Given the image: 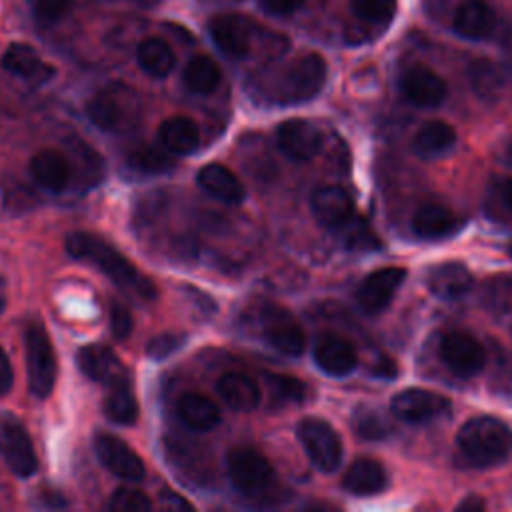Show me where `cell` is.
<instances>
[{"label":"cell","mask_w":512,"mask_h":512,"mask_svg":"<svg viewBox=\"0 0 512 512\" xmlns=\"http://www.w3.org/2000/svg\"><path fill=\"white\" fill-rule=\"evenodd\" d=\"M108 506L114 512H146V510L152 508V502L140 490L120 488L112 494Z\"/></svg>","instance_id":"60d3db41"},{"label":"cell","mask_w":512,"mask_h":512,"mask_svg":"<svg viewBox=\"0 0 512 512\" xmlns=\"http://www.w3.org/2000/svg\"><path fill=\"white\" fill-rule=\"evenodd\" d=\"M226 470L234 488L244 494L266 488L274 478L268 458L248 446L232 448L226 454Z\"/></svg>","instance_id":"ba28073f"},{"label":"cell","mask_w":512,"mask_h":512,"mask_svg":"<svg viewBox=\"0 0 512 512\" xmlns=\"http://www.w3.org/2000/svg\"><path fill=\"white\" fill-rule=\"evenodd\" d=\"M344 490L356 496H370L378 494L388 486L386 470L372 458H358L350 464L342 478Z\"/></svg>","instance_id":"d4e9b609"},{"label":"cell","mask_w":512,"mask_h":512,"mask_svg":"<svg viewBox=\"0 0 512 512\" xmlns=\"http://www.w3.org/2000/svg\"><path fill=\"white\" fill-rule=\"evenodd\" d=\"M178 416L180 420L196 432H208L220 422V410L218 406L204 394L198 392H186L178 400Z\"/></svg>","instance_id":"83f0119b"},{"label":"cell","mask_w":512,"mask_h":512,"mask_svg":"<svg viewBox=\"0 0 512 512\" xmlns=\"http://www.w3.org/2000/svg\"><path fill=\"white\" fill-rule=\"evenodd\" d=\"M310 208L316 220L332 230L354 214V204L348 192L334 184L316 188L310 196Z\"/></svg>","instance_id":"ffe728a7"},{"label":"cell","mask_w":512,"mask_h":512,"mask_svg":"<svg viewBox=\"0 0 512 512\" xmlns=\"http://www.w3.org/2000/svg\"><path fill=\"white\" fill-rule=\"evenodd\" d=\"M216 390L220 398L238 412H250L260 404L258 384L240 372H228L220 376Z\"/></svg>","instance_id":"4316f807"},{"label":"cell","mask_w":512,"mask_h":512,"mask_svg":"<svg viewBox=\"0 0 512 512\" xmlns=\"http://www.w3.org/2000/svg\"><path fill=\"white\" fill-rule=\"evenodd\" d=\"M104 412L116 424H134L138 420V400L130 388V380H120L108 386Z\"/></svg>","instance_id":"1f68e13d"},{"label":"cell","mask_w":512,"mask_h":512,"mask_svg":"<svg viewBox=\"0 0 512 512\" xmlns=\"http://www.w3.org/2000/svg\"><path fill=\"white\" fill-rule=\"evenodd\" d=\"M334 232L338 234L340 242L348 250L372 252V250L380 248V238L376 236L372 226L364 218H360L356 214H352L348 220H344L340 226H336Z\"/></svg>","instance_id":"836d02e7"},{"label":"cell","mask_w":512,"mask_h":512,"mask_svg":"<svg viewBox=\"0 0 512 512\" xmlns=\"http://www.w3.org/2000/svg\"><path fill=\"white\" fill-rule=\"evenodd\" d=\"M78 368L84 376L100 384H114L128 380V370L120 358L104 344H86L78 352Z\"/></svg>","instance_id":"e0dca14e"},{"label":"cell","mask_w":512,"mask_h":512,"mask_svg":"<svg viewBox=\"0 0 512 512\" xmlns=\"http://www.w3.org/2000/svg\"><path fill=\"white\" fill-rule=\"evenodd\" d=\"M136 60L138 66L152 78H166L176 64V56L170 44L162 38L142 40L136 48Z\"/></svg>","instance_id":"f546056e"},{"label":"cell","mask_w":512,"mask_h":512,"mask_svg":"<svg viewBox=\"0 0 512 512\" xmlns=\"http://www.w3.org/2000/svg\"><path fill=\"white\" fill-rule=\"evenodd\" d=\"M30 174L48 192H62L70 184L72 168L64 154L58 150L46 148L34 154L30 160Z\"/></svg>","instance_id":"7402d4cb"},{"label":"cell","mask_w":512,"mask_h":512,"mask_svg":"<svg viewBox=\"0 0 512 512\" xmlns=\"http://www.w3.org/2000/svg\"><path fill=\"white\" fill-rule=\"evenodd\" d=\"M394 416H398L404 422L420 424L430 422L434 418H440L450 410V400L442 394L422 390V388H408L398 392L392 398L390 404Z\"/></svg>","instance_id":"7c38bea8"},{"label":"cell","mask_w":512,"mask_h":512,"mask_svg":"<svg viewBox=\"0 0 512 512\" xmlns=\"http://www.w3.org/2000/svg\"><path fill=\"white\" fill-rule=\"evenodd\" d=\"M372 374L374 376H380V378H392L396 374V366L390 358L382 356L374 366H372Z\"/></svg>","instance_id":"bcb514c9"},{"label":"cell","mask_w":512,"mask_h":512,"mask_svg":"<svg viewBox=\"0 0 512 512\" xmlns=\"http://www.w3.org/2000/svg\"><path fill=\"white\" fill-rule=\"evenodd\" d=\"M110 328L114 332V336L118 340H124L130 336L132 328H134V320H132V314L120 306V304H114L112 310H110Z\"/></svg>","instance_id":"7bdbcfd3"},{"label":"cell","mask_w":512,"mask_h":512,"mask_svg":"<svg viewBox=\"0 0 512 512\" xmlns=\"http://www.w3.org/2000/svg\"><path fill=\"white\" fill-rule=\"evenodd\" d=\"M326 72V62L320 54H304L270 78L266 96L282 106L308 102L322 90Z\"/></svg>","instance_id":"7a4b0ae2"},{"label":"cell","mask_w":512,"mask_h":512,"mask_svg":"<svg viewBox=\"0 0 512 512\" xmlns=\"http://www.w3.org/2000/svg\"><path fill=\"white\" fill-rule=\"evenodd\" d=\"M458 510H464V512H480V510H484V500L478 498V496H468V498H464V500L458 504Z\"/></svg>","instance_id":"7dc6e473"},{"label":"cell","mask_w":512,"mask_h":512,"mask_svg":"<svg viewBox=\"0 0 512 512\" xmlns=\"http://www.w3.org/2000/svg\"><path fill=\"white\" fill-rule=\"evenodd\" d=\"M196 182L202 190L210 196L226 202V204H240L246 198L244 184L238 176L222 164H206L198 170Z\"/></svg>","instance_id":"603a6c76"},{"label":"cell","mask_w":512,"mask_h":512,"mask_svg":"<svg viewBox=\"0 0 512 512\" xmlns=\"http://www.w3.org/2000/svg\"><path fill=\"white\" fill-rule=\"evenodd\" d=\"M266 384L270 388L272 400L278 404H296L306 398V384L294 376L266 374Z\"/></svg>","instance_id":"8d00e7d4"},{"label":"cell","mask_w":512,"mask_h":512,"mask_svg":"<svg viewBox=\"0 0 512 512\" xmlns=\"http://www.w3.org/2000/svg\"><path fill=\"white\" fill-rule=\"evenodd\" d=\"M184 342H186L184 334H160L148 342L146 354L152 360H164L170 354H174Z\"/></svg>","instance_id":"b9f144b4"},{"label":"cell","mask_w":512,"mask_h":512,"mask_svg":"<svg viewBox=\"0 0 512 512\" xmlns=\"http://www.w3.org/2000/svg\"><path fill=\"white\" fill-rule=\"evenodd\" d=\"M88 118L106 132H128L140 118L138 94L120 82L108 84L98 90L88 106Z\"/></svg>","instance_id":"277c9868"},{"label":"cell","mask_w":512,"mask_h":512,"mask_svg":"<svg viewBox=\"0 0 512 512\" xmlns=\"http://www.w3.org/2000/svg\"><path fill=\"white\" fill-rule=\"evenodd\" d=\"M496 14L484 0H464L458 4L452 28L458 36L468 40H484L494 32Z\"/></svg>","instance_id":"d6986e66"},{"label":"cell","mask_w":512,"mask_h":512,"mask_svg":"<svg viewBox=\"0 0 512 512\" xmlns=\"http://www.w3.org/2000/svg\"><path fill=\"white\" fill-rule=\"evenodd\" d=\"M310 462L322 472H334L342 462V440L338 432L322 418H304L296 428Z\"/></svg>","instance_id":"8992f818"},{"label":"cell","mask_w":512,"mask_h":512,"mask_svg":"<svg viewBox=\"0 0 512 512\" xmlns=\"http://www.w3.org/2000/svg\"><path fill=\"white\" fill-rule=\"evenodd\" d=\"M14 382V372H12V364L4 352V348L0 346V396H4L6 392H10Z\"/></svg>","instance_id":"f6af8a7d"},{"label":"cell","mask_w":512,"mask_h":512,"mask_svg":"<svg viewBox=\"0 0 512 512\" xmlns=\"http://www.w3.org/2000/svg\"><path fill=\"white\" fill-rule=\"evenodd\" d=\"M354 14L370 24H388L396 12V0H350Z\"/></svg>","instance_id":"f35d334b"},{"label":"cell","mask_w":512,"mask_h":512,"mask_svg":"<svg viewBox=\"0 0 512 512\" xmlns=\"http://www.w3.org/2000/svg\"><path fill=\"white\" fill-rule=\"evenodd\" d=\"M508 252H510V256H512V246H510V250H508Z\"/></svg>","instance_id":"f5cc1de1"},{"label":"cell","mask_w":512,"mask_h":512,"mask_svg":"<svg viewBox=\"0 0 512 512\" xmlns=\"http://www.w3.org/2000/svg\"><path fill=\"white\" fill-rule=\"evenodd\" d=\"M6 308V280L0 276V314Z\"/></svg>","instance_id":"f907efd6"},{"label":"cell","mask_w":512,"mask_h":512,"mask_svg":"<svg viewBox=\"0 0 512 512\" xmlns=\"http://www.w3.org/2000/svg\"><path fill=\"white\" fill-rule=\"evenodd\" d=\"M404 276L406 270L396 266L380 268L368 274L356 290V300L360 308L368 314H378L380 310H384L392 296L396 294V290L400 288V284L404 282Z\"/></svg>","instance_id":"5bb4252c"},{"label":"cell","mask_w":512,"mask_h":512,"mask_svg":"<svg viewBox=\"0 0 512 512\" xmlns=\"http://www.w3.org/2000/svg\"><path fill=\"white\" fill-rule=\"evenodd\" d=\"M458 450L474 466H494L512 454V430L494 416L470 418L458 430Z\"/></svg>","instance_id":"3957f363"},{"label":"cell","mask_w":512,"mask_h":512,"mask_svg":"<svg viewBox=\"0 0 512 512\" xmlns=\"http://www.w3.org/2000/svg\"><path fill=\"white\" fill-rule=\"evenodd\" d=\"M468 78L476 96L488 102L496 100L504 88V74L500 66L488 58L474 60L468 68Z\"/></svg>","instance_id":"d6a6232c"},{"label":"cell","mask_w":512,"mask_h":512,"mask_svg":"<svg viewBox=\"0 0 512 512\" xmlns=\"http://www.w3.org/2000/svg\"><path fill=\"white\" fill-rule=\"evenodd\" d=\"M0 454L8 468L28 478L38 468V458L24 424L12 412H0Z\"/></svg>","instance_id":"52a82bcc"},{"label":"cell","mask_w":512,"mask_h":512,"mask_svg":"<svg viewBox=\"0 0 512 512\" xmlns=\"http://www.w3.org/2000/svg\"><path fill=\"white\" fill-rule=\"evenodd\" d=\"M66 250L70 256L94 264L118 286H124L142 298L156 296L154 284L108 240L92 232H72L66 238Z\"/></svg>","instance_id":"6da1fadb"},{"label":"cell","mask_w":512,"mask_h":512,"mask_svg":"<svg viewBox=\"0 0 512 512\" xmlns=\"http://www.w3.org/2000/svg\"><path fill=\"white\" fill-rule=\"evenodd\" d=\"M158 140L172 154H190L200 144V132L190 118L170 116L160 124Z\"/></svg>","instance_id":"f1b7e54d"},{"label":"cell","mask_w":512,"mask_h":512,"mask_svg":"<svg viewBox=\"0 0 512 512\" xmlns=\"http://www.w3.org/2000/svg\"><path fill=\"white\" fill-rule=\"evenodd\" d=\"M208 32L222 54L238 60L248 56L256 26L244 14H218L208 22Z\"/></svg>","instance_id":"9c48e42d"},{"label":"cell","mask_w":512,"mask_h":512,"mask_svg":"<svg viewBox=\"0 0 512 512\" xmlns=\"http://www.w3.org/2000/svg\"><path fill=\"white\" fill-rule=\"evenodd\" d=\"M506 152H508V158H510V160H512V142H510V144H508V150H506Z\"/></svg>","instance_id":"816d5d0a"},{"label":"cell","mask_w":512,"mask_h":512,"mask_svg":"<svg viewBox=\"0 0 512 512\" xmlns=\"http://www.w3.org/2000/svg\"><path fill=\"white\" fill-rule=\"evenodd\" d=\"M402 96L420 108H434L446 98L444 80L426 66H412L400 78Z\"/></svg>","instance_id":"2e32d148"},{"label":"cell","mask_w":512,"mask_h":512,"mask_svg":"<svg viewBox=\"0 0 512 512\" xmlns=\"http://www.w3.org/2000/svg\"><path fill=\"white\" fill-rule=\"evenodd\" d=\"M128 164L134 170L148 172V174H158V172L170 170L174 166V158H172V152H168L164 146L162 148L142 146V148L130 152Z\"/></svg>","instance_id":"d590c367"},{"label":"cell","mask_w":512,"mask_h":512,"mask_svg":"<svg viewBox=\"0 0 512 512\" xmlns=\"http://www.w3.org/2000/svg\"><path fill=\"white\" fill-rule=\"evenodd\" d=\"M276 144L284 156L290 160H312L322 148V134L320 130L302 118L284 120L276 128Z\"/></svg>","instance_id":"4fadbf2b"},{"label":"cell","mask_w":512,"mask_h":512,"mask_svg":"<svg viewBox=\"0 0 512 512\" xmlns=\"http://www.w3.org/2000/svg\"><path fill=\"white\" fill-rule=\"evenodd\" d=\"M184 84L196 94H212L220 84V68L208 56H194L184 68Z\"/></svg>","instance_id":"e575fe53"},{"label":"cell","mask_w":512,"mask_h":512,"mask_svg":"<svg viewBox=\"0 0 512 512\" xmlns=\"http://www.w3.org/2000/svg\"><path fill=\"white\" fill-rule=\"evenodd\" d=\"M2 66L6 72H10L12 76L24 78L34 86H40L44 82H48L56 70L50 64H44L38 56V52L22 42H12L4 56H2Z\"/></svg>","instance_id":"ac0fdd59"},{"label":"cell","mask_w":512,"mask_h":512,"mask_svg":"<svg viewBox=\"0 0 512 512\" xmlns=\"http://www.w3.org/2000/svg\"><path fill=\"white\" fill-rule=\"evenodd\" d=\"M352 426H354L356 434L364 440H382L390 434V426L382 418V414L376 412L374 408H366V406L356 408V412L352 416Z\"/></svg>","instance_id":"74e56055"},{"label":"cell","mask_w":512,"mask_h":512,"mask_svg":"<svg viewBox=\"0 0 512 512\" xmlns=\"http://www.w3.org/2000/svg\"><path fill=\"white\" fill-rule=\"evenodd\" d=\"M262 334L264 340L280 354L286 356H300L306 346V336L302 328L296 324V320L280 310V308H268L262 316Z\"/></svg>","instance_id":"9a60e30c"},{"label":"cell","mask_w":512,"mask_h":512,"mask_svg":"<svg viewBox=\"0 0 512 512\" xmlns=\"http://www.w3.org/2000/svg\"><path fill=\"white\" fill-rule=\"evenodd\" d=\"M28 386L36 398H46L56 382V358L42 324H30L24 334Z\"/></svg>","instance_id":"5b68a950"},{"label":"cell","mask_w":512,"mask_h":512,"mask_svg":"<svg viewBox=\"0 0 512 512\" xmlns=\"http://www.w3.org/2000/svg\"><path fill=\"white\" fill-rule=\"evenodd\" d=\"M162 500L166 502V504H172V502H176L180 508H190V504L186 502V500H182L178 494H174V492H168V494H164L162 496Z\"/></svg>","instance_id":"681fc988"},{"label":"cell","mask_w":512,"mask_h":512,"mask_svg":"<svg viewBox=\"0 0 512 512\" xmlns=\"http://www.w3.org/2000/svg\"><path fill=\"white\" fill-rule=\"evenodd\" d=\"M428 288L442 300H456L470 292L472 274L460 262H442L428 272Z\"/></svg>","instance_id":"cb8c5ba5"},{"label":"cell","mask_w":512,"mask_h":512,"mask_svg":"<svg viewBox=\"0 0 512 512\" xmlns=\"http://www.w3.org/2000/svg\"><path fill=\"white\" fill-rule=\"evenodd\" d=\"M94 450L100 464L110 470L116 478L126 482H140L146 474L142 458L118 436L98 434L94 440Z\"/></svg>","instance_id":"8fae6325"},{"label":"cell","mask_w":512,"mask_h":512,"mask_svg":"<svg viewBox=\"0 0 512 512\" xmlns=\"http://www.w3.org/2000/svg\"><path fill=\"white\" fill-rule=\"evenodd\" d=\"M440 358L454 374L468 378L484 368L486 352L474 336L452 330L440 340Z\"/></svg>","instance_id":"30bf717a"},{"label":"cell","mask_w":512,"mask_h":512,"mask_svg":"<svg viewBox=\"0 0 512 512\" xmlns=\"http://www.w3.org/2000/svg\"><path fill=\"white\" fill-rule=\"evenodd\" d=\"M414 232L424 240H438L454 234L460 228V220L440 204H422L412 218Z\"/></svg>","instance_id":"484cf974"},{"label":"cell","mask_w":512,"mask_h":512,"mask_svg":"<svg viewBox=\"0 0 512 512\" xmlns=\"http://www.w3.org/2000/svg\"><path fill=\"white\" fill-rule=\"evenodd\" d=\"M260 6L274 16H290L298 12L306 0H258Z\"/></svg>","instance_id":"ee69618b"},{"label":"cell","mask_w":512,"mask_h":512,"mask_svg":"<svg viewBox=\"0 0 512 512\" xmlns=\"http://www.w3.org/2000/svg\"><path fill=\"white\" fill-rule=\"evenodd\" d=\"M500 192H502V200H504L506 206L512 210V178L502 184V190H500Z\"/></svg>","instance_id":"c3c4849f"},{"label":"cell","mask_w":512,"mask_h":512,"mask_svg":"<svg viewBox=\"0 0 512 512\" xmlns=\"http://www.w3.org/2000/svg\"><path fill=\"white\" fill-rule=\"evenodd\" d=\"M28 6L40 26H52L70 10L72 0H28Z\"/></svg>","instance_id":"ab89813d"},{"label":"cell","mask_w":512,"mask_h":512,"mask_svg":"<svg viewBox=\"0 0 512 512\" xmlns=\"http://www.w3.org/2000/svg\"><path fill=\"white\" fill-rule=\"evenodd\" d=\"M456 142V130L444 120H430L414 136V148L420 156L432 158L450 150Z\"/></svg>","instance_id":"4dcf8cb0"},{"label":"cell","mask_w":512,"mask_h":512,"mask_svg":"<svg viewBox=\"0 0 512 512\" xmlns=\"http://www.w3.org/2000/svg\"><path fill=\"white\" fill-rule=\"evenodd\" d=\"M314 362L322 372L330 376H346L354 372L358 364V354L348 340L326 334L314 346Z\"/></svg>","instance_id":"44dd1931"}]
</instances>
